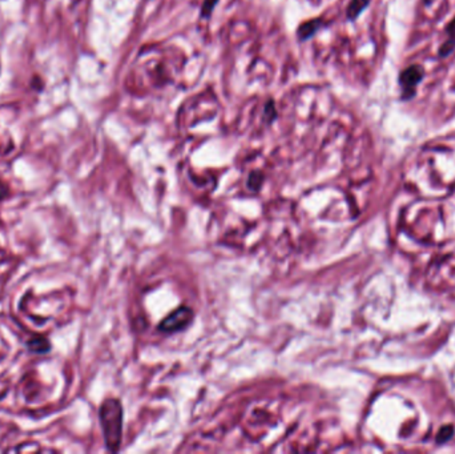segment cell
Masks as SVG:
<instances>
[{
	"label": "cell",
	"mask_w": 455,
	"mask_h": 454,
	"mask_svg": "<svg viewBox=\"0 0 455 454\" xmlns=\"http://www.w3.org/2000/svg\"><path fill=\"white\" fill-rule=\"evenodd\" d=\"M405 228L414 239L427 244H435L443 226V208L432 204H413L403 216Z\"/></svg>",
	"instance_id": "6da1fadb"
},
{
	"label": "cell",
	"mask_w": 455,
	"mask_h": 454,
	"mask_svg": "<svg viewBox=\"0 0 455 454\" xmlns=\"http://www.w3.org/2000/svg\"><path fill=\"white\" fill-rule=\"evenodd\" d=\"M99 416L107 448L111 452H117L122 444L123 434V408L119 400H106L100 407Z\"/></svg>",
	"instance_id": "7a4b0ae2"
},
{
	"label": "cell",
	"mask_w": 455,
	"mask_h": 454,
	"mask_svg": "<svg viewBox=\"0 0 455 454\" xmlns=\"http://www.w3.org/2000/svg\"><path fill=\"white\" fill-rule=\"evenodd\" d=\"M427 284L433 290L451 291L455 288V251L440 256L430 264L427 274Z\"/></svg>",
	"instance_id": "3957f363"
},
{
	"label": "cell",
	"mask_w": 455,
	"mask_h": 454,
	"mask_svg": "<svg viewBox=\"0 0 455 454\" xmlns=\"http://www.w3.org/2000/svg\"><path fill=\"white\" fill-rule=\"evenodd\" d=\"M195 314L188 307H180L175 312L165 317L159 325L160 332L176 333L186 330L194 322Z\"/></svg>",
	"instance_id": "277c9868"
},
{
	"label": "cell",
	"mask_w": 455,
	"mask_h": 454,
	"mask_svg": "<svg viewBox=\"0 0 455 454\" xmlns=\"http://www.w3.org/2000/svg\"><path fill=\"white\" fill-rule=\"evenodd\" d=\"M422 77H424V71H422L421 67L411 66L403 71V74L401 75L400 82L403 93H405V98H409V96L413 95L414 91H416L417 85L419 84Z\"/></svg>",
	"instance_id": "5b68a950"
},
{
	"label": "cell",
	"mask_w": 455,
	"mask_h": 454,
	"mask_svg": "<svg viewBox=\"0 0 455 454\" xmlns=\"http://www.w3.org/2000/svg\"><path fill=\"white\" fill-rule=\"evenodd\" d=\"M446 42L441 47V55L445 56L451 53L455 48V19L446 27Z\"/></svg>",
	"instance_id": "8992f818"
},
{
	"label": "cell",
	"mask_w": 455,
	"mask_h": 454,
	"mask_svg": "<svg viewBox=\"0 0 455 454\" xmlns=\"http://www.w3.org/2000/svg\"><path fill=\"white\" fill-rule=\"evenodd\" d=\"M13 143L8 131L0 123V156H4L8 152L12 151Z\"/></svg>",
	"instance_id": "52a82bcc"
},
{
	"label": "cell",
	"mask_w": 455,
	"mask_h": 454,
	"mask_svg": "<svg viewBox=\"0 0 455 454\" xmlns=\"http://www.w3.org/2000/svg\"><path fill=\"white\" fill-rule=\"evenodd\" d=\"M28 348L36 354H45L50 351V343L45 339L35 338L28 343Z\"/></svg>",
	"instance_id": "ba28073f"
},
{
	"label": "cell",
	"mask_w": 455,
	"mask_h": 454,
	"mask_svg": "<svg viewBox=\"0 0 455 454\" xmlns=\"http://www.w3.org/2000/svg\"><path fill=\"white\" fill-rule=\"evenodd\" d=\"M262 180H264V178H262L261 173H251V178H249L248 181L249 189H251V191H259V189L261 188Z\"/></svg>",
	"instance_id": "9c48e42d"
},
{
	"label": "cell",
	"mask_w": 455,
	"mask_h": 454,
	"mask_svg": "<svg viewBox=\"0 0 455 454\" xmlns=\"http://www.w3.org/2000/svg\"><path fill=\"white\" fill-rule=\"evenodd\" d=\"M366 3H368V0H355L349 7L350 16L357 15V13L365 7Z\"/></svg>",
	"instance_id": "30bf717a"
},
{
	"label": "cell",
	"mask_w": 455,
	"mask_h": 454,
	"mask_svg": "<svg viewBox=\"0 0 455 454\" xmlns=\"http://www.w3.org/2000/svg\"><path fill=\"white\" fill-rule=\"evenodd\" d=\"M8 192H10L8 191V187L3 181H0V202L8 196Z\"/></svg>",
	"instance_id": "8fae6325"
}]
</instances>
